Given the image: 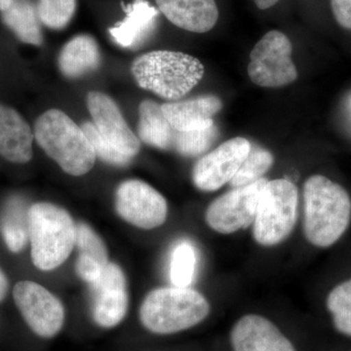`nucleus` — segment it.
Segmentation results:
<instances>
[{"label": "nucleus", "instance_id": "obj_5", "mask_svg": "<svg viewBox=\"0 0 351 351\" xmlns=\"http://www.w3.org/2000/svg\"><path fill=\"white\" fill-rule=\"evenodd\" d=\"M210 304L198 291L191 288L154 289L140 308L143 326L158 335H170L191 329L209 315Z\"/></svg>", "mask_w": 351, "mask_h": 351}, {"label": "nucleus", "instance_id": "obj_29", "mask_svg": "<svg viewBox=\"0 0 351 351\" xmlns=\"http://www.w3.org/2000/svg\"><path fill=\"white\" fill-rule=\"evenodd\" d=\"M82 128L93 147L95 156L103 162L114 166V167H126L133 160L130 156H126L125 154L119 151L117 147L108 143L101 135L100 132L97 130L93 122H85L82 124Z\"/></svg>", "mask_w": 351, "mask_h": 351}, {"label": "nucleus", "instance_id": "obj_7", "mask_svg": "<svg viewBox=\"0 0 351 351\" xmlns=\"http://www.w3.org/2000/svg\"><path fill=\"white\" fill-rule=\"evenodd\" d=\"M292 52V43L283 32H267L251 51L248 64L251 82L263 88H280L295 82L298 71Z\"/></svg>", "mask_w": 351, "mask_h": 351}, {"label": "nucleus", "instance_id": "obj_23", "mask_svg": "<svg viewBox=\"0 0 351 351\" xmlns=\"http://www.w3.org/2000/svg\"><path fill=\"white\" fill-rule=\"evenodd\" d=\"M29 209L19 198L6 203L0 219V232L9 251L20 253L29 240Z\"/></svg>", "mask_w": 351, "mask_h": 351}, {"label": "nucleus", "instance_id": "obj_16", "mask_svg": "<svg viewBox=\"0 0 351 351\" xmlns=\"http://www.w3.org/2000/svg\"><path fill=\"white\" fill-rule=\"evenodd\" d=\"M122 8L125 18L110 27V36L120 47L138 49L154 34L158 11L147 0H134L128 5L122 4Z\"/></svg>", "mask_w": 351, "mask_h": 351}, {"label": "nucleus", "instance_id": "obj_22", "mask_svg": "<svg viewBox=\"0 0 351 351\" xmlns=\"http://www.w3.org/2000/svg\"><path fill=\"white\" fill-rule=\"evenodd\" d=\"M1 20L22 43L36 46L43 43L38 9L32 0H14L12 5L1 12Z\"/></svg>", "mask_w": 351, "mask_h": 351}, {"label": "nucleus", "instance_id": "obj_1", "mask_svg": "<svg viewBox=\"0 0 351 351\" xmlns=\"http://www.w3.org/2000/svg\"><path fill=\"white\" fill-rule=\"evenodd\" d=\"M304 237L318 248H328L345 234L351 219V199L341 184L313 175L304 184Z\"/></svg>", "mask_w": 351, "mask_h": 351}, {"label": "nucleus", "instance_id": "obj_14", "mask_svg": "<svg viewBox=\"0 0 351 351\" xmlns=\"http://www.w3.org/2000/svg\"><path fill=\"white\" fill-rule=\"evenodd\" d=\"M233 351H295L294 346L267 318L247 314L232 330Z\"/></svg>", "mask_w": 351, "mask_h": 351}, {"label": "nucleus", "instance_id": "obj_24", "mask_svg": "<svg viewBox=\"0 0 351 351\" xmlns=\"http://www.w3.org/2000/svg\"><path fill=\"white\" fill-rule=\"evenodd\" d=\"M198 255L195 244L179 240L170 254L169 276L175 287L189 288L195 280Z\"/></svg>", "mask_w": 351, "mask_h": 351}, {"label": "nucleus", "instance_id": "obj_9", "mask_svg": "<svg viewBox=\"0 0 351 351\" xmlns=\"http://www.w3.org/2000/svg\"><path fill=\"white\" fill-rule=\"evenodd\" d=\"M13 298L25 322L36 336L54 338L63 328L64 308L61 301L40 284L20 281Z\"/></svg>", "mask_w": 351, "mask_h": 351}, {"label": "nucleus", "instance_id": "obj_32", "mask_svg": "<svg viewBox=\"0 0 351 351\" xmlns=\"http://www.w3.org/2000/svg\"><path fill=\"white\" fill-rule=\"evenodd\" d=\"M254 1H255L258 8L265 10V9H269L270 7L276 5L279 0H254Z\"/></svg>", "mask_w": 351, "mask_h": 351}, {"label": "nucleus", "instance_id": "obj_21", "mask_svg": "<svg viewBox=\"0 0 351 351\" xmlns=\"http://www.w3.org/2000/svg\"><path fill=\"white\" fill-rule=\"evenodd\" d=\"M138 135L145 144L162 151H173L176 130L163 113L161 105L151 100L138 108Z\"/></svg>", "mask_w": 351, "mask_h": 351}, {"label": "nucleus", "instance_id": "obj_11", "mask_svg": "<svg viewBox=\"0 0 351 351\" xmlns=\"http://www.w3.org/2000/svg\"><path fill=\"white\" fill-rule=\"evenodd\" d=\"M251 149V143L242 137L223 143L196 162L193 184L202 191H218L234 177Z\"/></svg>", "mask_w": 351, "mask_h": 351}, {"label": "nucleus", "instance_id": "obj_19", "mask_svg": "<svg viewBox=\"0 0 351 351\" xmlns=\"http://www.w3.org/2000/svg\"><path fill=\"white\" fill-rule=\"evenodd\" d=\"M75 248L77 249L76 274L90 285L101 276L110 263L107 246L91 226L86 223H78Z\"/></svg>", "mask_w": 351, "mask_h": 351}, {"label": "nucleus", "instance_id": "obj_26", "mask_svg": "<svg viewBox=\"0 0 351 351\" xmlns=\"http://www.w3.org/2000/svg\"><path fill=\"white\" fill-rule=\"evenodd\" d=\"M326 304L336 329L351 337V278L332 289L328 295Z\"/></svg>", "mask_w": 351, "mask_h": 351}, {"label": "nucleus", "instance_id": "obj_31", "mask_svg": "<svg viewBox=\"0 0 351 351\" xmlns=\"http://www.w3.org/2000/svg\"><path fill=\"white\" fill-rule=\"evenodd\" d=\"M9 290V281L3 270L0 269V302L5 299Z\"/></svg>", "mask_w": 351, "mask_h": 351}, {"label": "nucleus", "instance_id": "obj_18", "mask_svg": "<svg viewBox=\"0 0 351 351\" xmlns=\"http://www.w3.org/2000/svg\"><path fill=\"white\" fill-rule=\"evenodd\" d=\"M34 138V132L24 117L14 108L0 104V154L10 162H29Z\"/></svg>", "mask_w": 351, "mask_h": 351}, {"label": "nucleus", "instance_id": "obj_6", "mask_svg": "<svg viewBox=\"0 0 351 351\" xmlns=\"http://www.w3.org/2000/svg\"><path fill=\"white\" fill-rule=\"evenodd\" d=\"M299 195L292 182L269 181L263 189L253 223V237L258 244L276 246L288 239L298 217Z\"/></svg>", "mask_w": 351, "mask_h": 351}, {"label": "nucleus", "instance_id": "obj_8", "mask_svg": "<svg viewBox=\"0 0 351 351\" xmlns=\"http://www.w3.org/2000/svg\"><path fill=\"white\" fill-rule=\"evenodd\" d=\"M269 180L232 189L210 203L205 214L207 225L221 234H232L253 225L263 189Z\"/></svg>", "mask_w": 351, "mask_h": 351}, {"label": "nucleus", "instance_id": "obj_17", "mask_svg": "<svg viewBox=\"0 0 351 351\" xmlns=\"http://www.w3.org/2000/svg\"><path fill=\"white\" fill-rule=\"evenodd\" d=\"M171 126L177 131H195L214 125L213 117L223 108L221 99L214 95L161 105Z\"/></svg>", "mask_w": 351, "mask_h": 351}, {"label": "nucleus", "instance_id": "obj_4", "mask_svg": "<svg viewBox=\"0 0 351 351\" xmlns=\"http://www.w3.org/2000/svg\"><path fill=\"white\" fill-rule=\"evenodd\" d=\"M29 232L32 263L43 271L63 265L75 247L73 217L52 203L38 202L29 207Z\"/></svg>", "mask_w": 351, "mask_h": 351}, {"label": "nucleus", "instance_id": "obj_20", "mask_svg": "<svg viewBox=\"0 0 351 351\" xmlns=\"http://www.w3.org/2000/svg\"><path fill=\"white\" fill-rule=\"evenodd\" d=\"M61 73L68 78H78L92 73L101 64V52L93 36L80 34L64 46L58 59Z\"/></svg>", "mask_w": 351, "mask_h": 351}, {"label": "nucleus", "instance_id": "obj_25", "mask_svg": "<svg viewBox=\"0 0 351 351\" xmlns=\"http://www.w3.org/2000/svg\"><path fill=\"white\" fill-rule=\"evenodd\" d=\"M274 162L271 152L262 147L251 149L234 177L230 180L232 189L249 186L262 179Z\"/></svg>", "mask_w": 351, "mask_h": 351}, {"label": "nucleus", "instance_id": "obj_10", "mask_svg": "<svg viewBox=\"0 0 351 351\" xmlns=\"http://www.w3.org/2000/svg\"><path fill=\"white\" fill-rule=\"evenodd\" d=\"M114 206L120 218L142 230L159 228L167 218L165 197L141 180H128L119 184L115 191Z\"/></svg>", "mask_w": 351, "mask_h": 351}, {"label": "nucleus", "instance_id": "obj_13", "mask_svg": "<svg viewBox=\"0 0 351 351\" xmlns=\"http://www.w3.org/2000/svg\"><path fill=\"white\" fill-rule=\"evenodd\" d=\"M87 108L97 130L108 143L126 156L134 158L141 149L140 141L129 128L119 106L108 95L90 92Z\"/></svg>", "mask_w": 351, "mask_h": 351}, {"label": "nucleus", "instance_id": "obj_2", "mask_svg": "<svg viewBox=\"0 0 351 351\" xmlns=\"http://www.w3.org/2000/svg\"><path fill=\"white\" fill-rule=\"evenodd\" d=\"M132 73L138 86L165 100L186 96L204 75V66L197 58L174 51H152L138 57Z\"/></svg>", "mask_w": 351, "mask_h": 351}, {"label": "nucleus", "instance_id": "obj_3", "mask_svg": "<svg viewBox=\"0 0 351 351\" xmlns=\"http://www.w3.org/2000/svg\"><path fill=\"white\" fill-rule=\"evenodd\" d=\"M34 135L66 174L80 177L94 167L97 157L82 126L62 110L52 108L43 113L34 124Z\"/></svg>", "mask_w": 351, "mask_h": 351}, {"label": "nucleus", "instance_id": "obj_28", "mask_svg": "<svg viewBox=\"0 0 351 351\" xmlns=\"http://www.w3.org/2000/svg\"><path fill=\"white\" fill-rule=\"evenodd\" d=\"M41 24L51 29H63L73 19L76 0H38L36 4Z\"/></svg>", "mask_w": 351, "mask_h": 351}, {"label": "nucleus", "instance_id": "obj_12", "mask_svg": "<svg viewBox=\"0 0 351 351\" xmlns=\"http://www.w3.org/2000/svg\"><path fill=\"white\" fill-rule=\"evenodd\" d=\"M89 286L95 323L103 328L117 326L125 317L129 306L123 270L117 263L110 262L101 276Z\"/></svg>", "mask_w": 351, "mask_h": 351}, {"label": "nucleus", "instance_id": "obj_33", "mask_svg": "<svg viewBox=\"0 0 351 351\" xmlns=\"http://www.w3.org/2000/svg\"><path fill=\"white\" fill-rule=\"evenodd\" d=\"M14 0H0V12L7 10L12 3Z\"/></svg>", "mask_w": 351, "mask_h": 351}, {"label": "nucleus", "instance_id": "obj_27", "mask_svg": "<svg viewBox=\"0 0 351 351\" xmlns=\"http://www.w3.org/2000/svg\"><path fill=\"white\" fill-rule=\"evenodd\" d=\"M218 137V129L212 125L202 130H176L173 151L184 157H196L206 152Z\"/></svg>", "mask_w": 351, "mask_h": 351}, {"label": "nucleus", "instance_id": "obj_15", "mask_svg": "<svg viewBox=\"0 0 351 351\" xmlns=\"http://www.w3.org/2000/svg\"><path fill=\"white\" fill-rule=\"evenodd\" d=\"M159 11L184 31L205 34L211 31L219 19L215 0H156Z\"/></svg>", "mask_w": 351, "mask_h": 351}, {"label": "nucleus", "instance_id": "obj_30", "mask_svg": "<svg viewBox=\"0 0 351 351\" xmlns=\"http://www.w3.org/2000/svg\"><path fill=\"white\" fill-rule=\"evenodd\" d=\"M331 7L339 25L351 29V0H331Z\"/></svg>", "mask_w": 351, "mask_h": 351}]
</instances>
